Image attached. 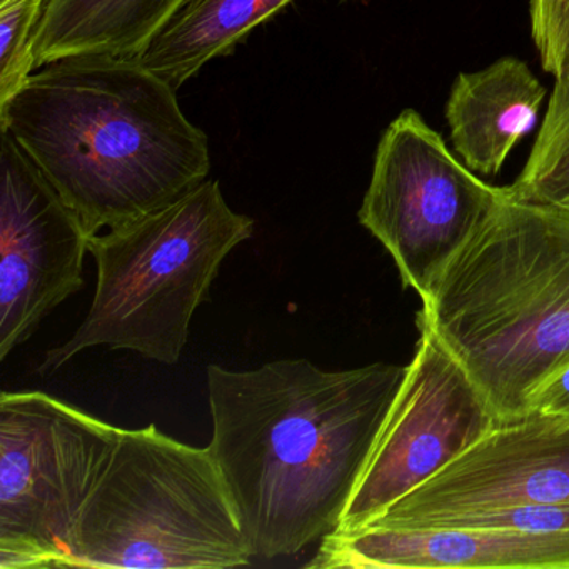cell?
<instances>
[{
  "label": "cell",
  "mask_w": 569,
  "mask_h": 569,
  "mask_svg": "<svg viewBox=\"0 0 569 569\" xmlns=\"http://www.w3.org/2000/svg\"><path fill=\"white\" fill-rule=\"evenodd\" d=\"M406 371H328L306 358L209 366V449L252 558L298 555L338 529Z\"/></svg>",
  "instance_id": "obj_1"
},
{
  "label": "cell",
  "mask_w": 569,
  "mask_h": 569,
  "mask_svg": "<svg viewBox=\"0 0 569 569\" xmlns=\"http://www.w3.org/2000/svg\"><path fill=\"white\" fill-rule=\"evenodd\" d=\"M9 132L89 238L144 218L208 181L204 132L174 86L134 58L84 54L41 66L0 108Z\"/></svg>",
  "instance_id": "obj_2"
},
{
  "label": "cell",
  "mask_w": 569,
  "mask_h": 569,
  "mask_svg": "<svg viewBox=\"0 0 569 569\" xmlns=\"http://www.w3.org/2000/svg\"><path fill=\"white\" fill-rule=\"evenodd\" d=\"M416 322L458 359L499 422L525 418L569 368V206L505 198Z\"/></svg>",
  "instance_id": "obj_3"
},
{
  "label": "cell",
  "mask_w": 569,
  "mask_h": 569,
  "mask_svg": "<svg viewBox=\"0 0 569 569\" xmlns=\"http://www.w3.org/2000/svg\"><path fill=\"white\" fill-rule=\"evenodd\" d=\"M252 236L254 221L232 211L219 182L209 179L159 211L92 236L98 284L91 308L39 371H58L99 346L178 365L192 316L211 299L222 262Z\"/></svg>",
  "instance_id": "obj_4"
},
{
  "label": "cell",
  "mask_w": 569,
  "mask_h": 569,
  "mask_svg": "<svg viewBox=\"0 0 569 569\" xmlns=\"http://www.w3.org/2000/svg\"><path fill=\"white\" fill-rule=\"evenodd\" d=\"M251 548L209 446L119 428L76 525L66 568L224 569Z\"/></svg>",
  "instance_id": "obj_5"
},
{
  "label": "cell",
  "mask_w": 569,
  "mask_h": 569,
  "mask_svg": "<svg viewBox=\"0 0 569 569\" xmlns=\"http://www.w3.org/2000/svg\"><path fill=\"white\" fill-rule=\"evenodd\" d=\"M118 431L48 392L2 391L0 569H66Z\"/></svg>",
  "instance_id": "obj_6"
},
{
  "label": "cell",
  "mask_w": 569,
  "mask_h": 569,
  "mask_svg": "<svg viewBox=\"0 0 569 569\" xmlns=\"http://www.w3.org/2000/svg\"><path fill=\"white\" fill-rule=\"evenodd\" d=\"M475 174L412 109L382 132L358 219L421 301L505 198Z\"/></svg>",
  "instance_id": "obj_7"
},
{
  "label": "cell",
  "mask_w": 569,
  "mask_h": 569,
  "mask_svg": "<svg viewBox=\"0 0 569 569\" xmlns=\"http://www.w3.org/2000/svg\"><path fill=\"white\" fill-rule=\"evenodd\" d=\"M338 529H358L426 485L498 426L458 359L425 326ZM336 531V529H335Z\"/></svg>",
  "instance_id": "obj_8"
},
{
  "label": "cell",
  "mask_w": 569,
  "mask_h": 569,
  "mask_svg": "<svg viewBox=\"0 0 569 569\" xmlns=\"http://www.w3.org/2000/svg\"><path fill=\"white\" fill-rule=\"evenodd\" d=\"M89 234L9 132L0 146V361L84 288Z\"/></svg>",
  "instance_id": "obj_9"
},
{
  "label": "cell",
  "mask_w": 569,
  "mask_h": 569,
  "mask_svg": "<svg viewBox=\"0 0 569 569\" xmlns=\"http://www.w3.org/2000/svg\"><path fill=\"white\" fill-rule=\"evenodd\" d=\"M509 506H569V416L532 411L499 422L475 448L365 526L441 528Z\"/></svg>",
  "instance_id": "obj_10"
},
{
  "label": "cell",
  "mask_w": 569,
  "mask_h": 569,
  "mask_svg": "<svg viewBox=\"0 0 569 569\" xmlns=\"http://www.w3.org/2000/svg\"><path fill=\"white\" fill-rule=\"evenodd\" d=\"M309 569H569V531L508 528L336 529Z\"/></svg>",
  "instance_id": "obj_11"
},
{
  "label": "cell",
  "mask_w": 569,
  "mask_h": 569,
  "mask_svg": "<svg viewBox=\"0 0 569 569\" xmlns=\"http://www.w3.org/2000/svg\"><path fill=\"white\" fill-rule=\"evenodd\" d=\"M546 88L518 58L461 72L446 102L452 148L476 174L495 178L512 149L535 131Z\"/></svg>",
  "instance_id": "obj_12"
},
{
  "label": "cell",
  "mask_w": 569,
  "mask_h": 569,
  "mask_svg": "<svg viewBox=\"0 0 569 569\" xmlns=\"http://www.w3.org/2000/svg\"><path fill=\"white\" fill-rule=\"evenodd\" d=\"M292 0H181L134 56L139 64L181 88L209 61L229 54L252 29Z\"/></svg>",
  "instance_id": "obj_13"
},
{
  "label": "cell",
  "mask_w": 569,
  "mask_h": 569,
  "mask_svg": "<svg viewBox=\"0 0 569 569\" xmlns=\"http://www.w3.org/2000/svg\"><path fill=\"white\" fill-rule=\"evenodd\" d=\"M181 0H48L36 36L38 69L69 56L134 58Z\"/></svg>",
  "instance_id": "obj_14"
},
{
  "label": "cell",
  "mask_w": 569,
  "mask_h": 569,
  "mask_svg": "<svg viewBox=\"0 0 569 569\" xmlns=\"http://www.w3.org/2000/svg\"><path fill=\"white\" fill-rule=\"evenodd\" d=\"M512 198L535 202L569 199V66L555 78L541 128L531 154L515 184L506 186Z\"/></svg>",
  "instance_id": "obj_15"
},
{
  "label": "cell",
  "mask_w": 569,
  "mask_h": 569,
  "mask_svg": "<svg viewBox=\"0 0 569 569\" xmlns=\"http://www.w3.org/2000/svg\"><path fill=\"white\" fill-rule=\"evenodd\" d=\"M48 0H0V108L29 81L36 62V36Z\"/></svg>",
  "instance_id": "obj_16"
},
{
  "label": "cell",
  "mask_w": 569,
  "mask_h": 569,
  "mask_svg": "<svg viewBox=\"0 0 569 569\" xmlns=\"http://www.w3.org/2000/svg\"><path fill=\"white\" fill-rule=\"evenodd\" d=\"M531 39L552 78L569 66V0H529Z\"/></svg>",
  "instance_id": "obj_17"
},
{
  "label": "cell",
  "mask_w": 569,
  "mask_h": 569,
  "mask_svg": "<svg viewBox=\"0 0 569 569\" xmlns=\"http://www.w3.org/2000/svg\"><path fill=\"white\" fill-rule=\"evenodd\" d=\"M532 411L569 416V368L539 389L532 401Z\"/></svg>",
  "instance_id": "obj_18"
},
{
  "label": "cell",
  "mask_w": 569,
  "mask_h": 569,
  "mask_svg": "<svg viewBox=\"0 0 569 569\" xmlns=\"http://www.w3.org/2000/svg\"><path fill=\"white\" fill-rule=\"evenodd\" d=\"M559 204H568L569 206V199H568V201L559 202Z\"/></svg>",
  "instance_id": "obj_19"
}]
</instances>
